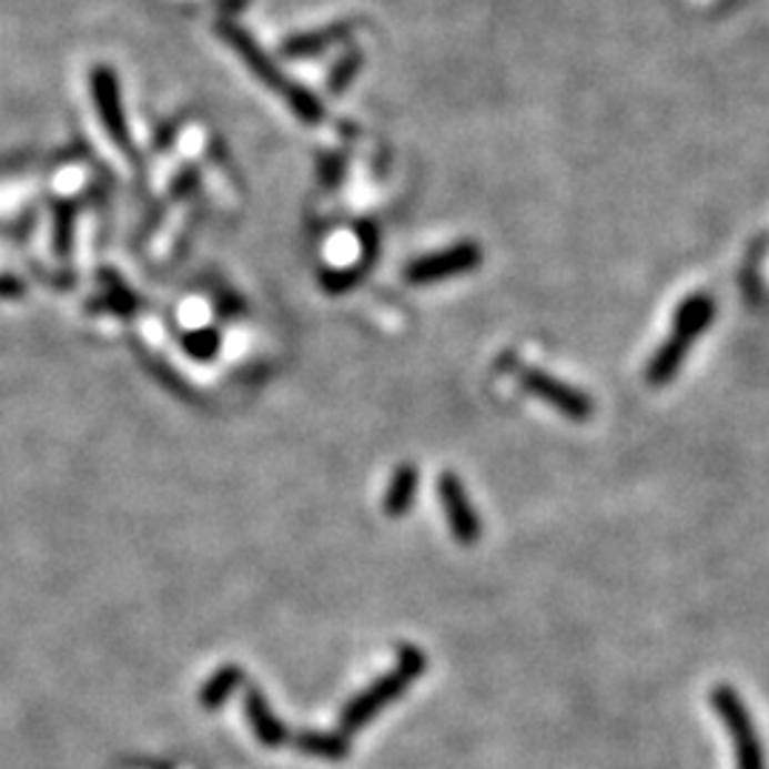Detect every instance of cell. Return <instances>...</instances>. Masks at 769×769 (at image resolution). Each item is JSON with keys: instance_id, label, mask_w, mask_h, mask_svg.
Here are the masks:
<instances>
[{"instance_id": "6da1fadb", "label": "cell", "mask_w": 769, "mask_h": 769, "mask_svg": "<svg viewBox=\"0 0 769 769\" xmlns=\"http://www.w3.org/2000/svg\"><path fill=\"white\" fill-rule=\"evenodd\" d=\"M425 672V656L416 647H405L399 656V665L396 670L385 672L380 681H374L368 690H362L354 701L342 710L340 727L342 732H356L360 727L371 721L380 710H385L388 704H394L402 692L408 690L411 684Z\"/></svg>"}, {"instance_id": "7a4b0ae2", "label": "cell", "mask_w": 769, "mask_h": 769, "mask_svg": "<svg viewBox=\"0 0 769 769\" xmlns=\"http://www.w3.org/2000/svg\"><path fill=\"white\" fill-rule=\"evenodd\" d=\"M712 704H716L718 716L724 718L727 730H730L732 747H736L738 756V769H763L761 743H758L752 718L741 698H738V692L732 687H716L712 690Z\"/></svg>"}, {"instance_id": "3957f363", "label": "cell", "mask_w": 769, "mask_h": 769, "mask_svg": "<svg viewBox=\"0 0 769 769\" xmlns=\"http://www.w3.org/2000/svg\"><path fill=\"white\" fill-rule=\"evenodd\" d=\"M519 380H522V388L536 394L542 402H547V405H553V408L559 411V414H565L567 419L585 422L593 416L590 396L576 391L573 385H567V382L556 380V376L545 374V371H536V368L522 371Z\"/></svg>"}, {"instance_id": "277c9868", "label": "cell", "mask_w": 769, "mask_h": 769, "mask_svg": "<svg viewBox=\"0 0 769 769\" xmlns=\"http://www.w3.org/2000/svg\"><path fill=\"white\" fill-rule=\"evenodd\" d=\"M482 254L474 243H459L454 249L439 251V254H427L416 263H411L405 269V280L411 285H431L439 283V280H447V276L456 274H467L479 265Z\"/></svg>"}, {"instance_id": "5b68a950", "label": "cell", "mask_w": 769, "mask_h": 769, "mask_svg": "<svg viewBox=\"0 0 769 769\" xmlns=\"http://www.w3.org/2000/svg\"><path fill=\"white\" fill-rule=\"evenodd\" d=\"M436 490H439L442 507H445L447 513V525H451L454 539L465 547L476 545L482 536V525H479V516H476L474 505H470V499H467L465 485L459 482V476L442 474L439 482H436Z\"/></svg>"}, {"instance_id": "8992f818", "label": "cell", "mask_w": 769, "mask_h": 769, "mask_svg": "<svg viewBox=\"0 0 769 769\" xmlns=\"http://www.w3.org/2000/svg\"><path fill=\"white\" fill-rule=\"evenodd\" d=\"M245 716H249L254 736L260 738V743H265V747H283V743L289 741L285 724L271 712L269 701H265V696L256 690V687H251L249 696H245Z\"/></svg>"}, {"instance_id": "52a82bcc", "label": "cell", "mask_w": 769, "mask_h": 769, "mask_svg": "<svg viewBox=\"0 0 769 769\" xmlns=\"http://www.w3.org/2000/svg\"><path fill=\"white\" fill-rule=\"evenodd\" d=\"M716 316V303H712L707 294H692L687 296L676 311V320H672V336L687 345L701 336V331L710 325V320Z\"/></svg>"}, {"instance_id": "ba28073f", "label": "cell", "mask_w": 769, "mask_h": 769, "mask_svg": "<svg viewBox=\"0 0 769 769\" xmlns=\"http://www.w3.org/2000/svg\"><path fill=\"white\" fill-rule=\"evenodd\" d=\"M416 490H419V470L414 465L396 467V474L388 482V490H385V502H382L391 519H402L414 507Z\"/></svg>"}, {"instance_id": "9c48e42d", "label": "cell", "mask_w": 769, "mask_h": 769, "mask_svg": "<svg viewBox=\"0 0 769 769\" xmlns=\"http://www.w3.org/2000/svg\"><path fill=\"white\" fill-rule=\"evenodd\" d=\"M687 348H690L687 342L670 336V340H667L665 345L656 351V356H652L650 368H647V382H650V385H656V388H661V385L672 382V376H676L678 368H681L684 356H687Z\"/></svg>"}, {"instance_id": "30bf717a", "label": "cell", "mask_w": 769, "mask_h": 769, "mask_svg": "<svg viewBox=\"0 0 769 769\" xmlns=\"http://www.w3.org/2000/svg\"><path fill=\"white\" fill-rule=\"evenodd\" d=\"M240 684H243V670H240L237 665L220 667V670L203 684L200 704H203L205 710H217V707H223V704L229 701V696H234V690H237Z\"/></svg>"}, {"instance_id": "8fae6325", "label": "cell", "mask_w": 769, "mask_h": 769, "mask_svg": "<svg viewBox=\"0 0 769 769\" xmlns=\"http://www.w3.org/2000/svg\"><path fill=\"white\" fill-rule=\"evenodd\" d=\"M294 743L296 750L316 758H331V761L348 756V741L342 736H328V732H303V736H296Z\"/></svg>"}, {"instance_id": "7c38bea8", "label": "cell", "mask_w": 769, "mask_h": 769, "mask_svg": "<svg viewBox=\"0 0 769 769\" xmlns=\"http://www.w3.org/2000/svg\"><path fill=\"white\" fill-rule=\"evenodd\" d=\"M185 348H189L194 356H200V360H205V356H214V351H217V334H214L211 328L194 331V334L185 340Z\"/></svg>"}]
</instances>
